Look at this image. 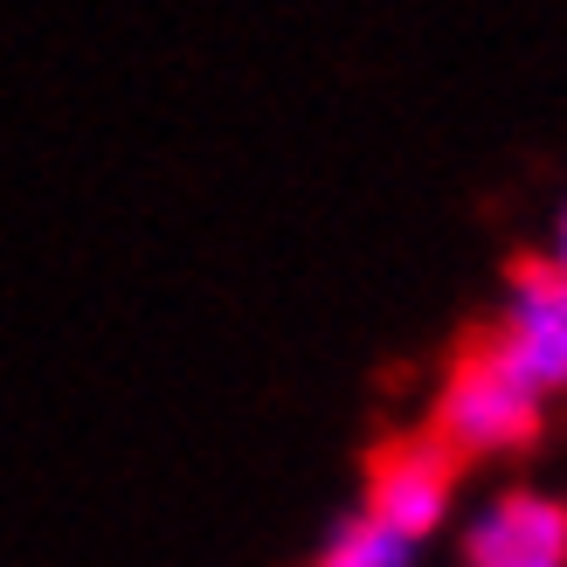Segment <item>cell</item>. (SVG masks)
<instances>
[{
  "label": "cell",
  "instance_id": "1",
  "mask_svg": "<svg viewBox=\"0 0 567 567\" xmlns=\"http://www.w3.org/2000/svg\"><path fill=\"white\" fill-rule=\"evenodd\" d=\"M457 513V457L430 436H402L367 464L360 505H347L305 567H422Z\"/></svg>",
  "mask_w": 567,
  "mask_h": 567
},
{
  "label": "cell",
  "instance_id": "2",
  "mask_svg": "<svg viewBox=\"0 0 567 567\" xmlns=\"http://www.w3.org/2000/svg\"><path fill=\"white\" fill-rule=\"evenodd\" d=\"M540 430H547V394L492 347V332L464 339L430 394V430L422 436L443 443L457 464H485L533 450Z\"/></svg>",
  "mask_w": 567,
  "mask_h": 567
},
{
  "label": "cell",
  "instance_id": "3",
  "mask_svg": "<svg viewBox=\"0 0 567 567\" xmlns=\"http://www.w3.org/2000/svg\"><path fill=\"white\" fill-rule=\"evenodd\" d=\"M492 347L554 402L567 394V264L533 257L505 277V305L492 319Z\"/></svg>",
  "mask_w": 567,
  "mask_h": 567
},
{
  "label": "cell",
  "instance_id": "4",
  "mask_svg": "<svg viewBox=\"0 0 567 567\" xmlns=\"http://www.w3.org/2000/svg\"><path fill=\"white\" fill-rule=\"evenodd\" d=\"M457 567H567V498L540 485H505L471 513Z\"/></svg>",
  "mask_w": 567,
  "mask_h": 567
},
{
  "label": "cell",
  "instance_id": "5",
  "mask_svg": "<svg viewBox=\"0 0 567 567\" xmlns=\"http://www.w3.org/2000/svg\"><path fill=\"white\" fill-rule=\"evenodd\" d=\"M547 257L567 264V202H560V215H554V243H547Z\"/></svg>",
  "mask_w": 567,
  "mask_h": 567
}]
</instances>
